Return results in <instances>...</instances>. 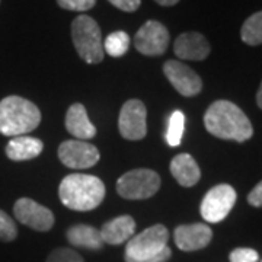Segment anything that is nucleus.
<instances>
[{"instance_id":"1","label":"nucleus","mask_w":262,"mask_h":262,"mask_svg":"<svg viewBox=\"0 0 262 262\" xmlns=\"http://www.w3.org/2000/svg\"><path fill=\"white\" fill-rule=\"evenodd\" d=\"M204 125L210 134L223 140L242 141L252 137L253 128L246 114L230 101H215L204 115Z\"/></svg>"},{"instance_id":"2","label":"nucleus","mask_w":262,"mask_h":262,"mask_svg":"<svg viewBox=\"0 0 262 262\" xmlns=\"http://www.w3.org/2000/svg\"><path fill=\"white\" fill-rule=\"evenodd\" d=\"M58 196L70 210L91 211L103 201L105 185L95 175L72 173L61 181L58 187Z\"/></svg>"},{"instance_id":"3","label":"nucleus","mask_w":262,"mask_h":262,"mask_svg":"<svg viewBox=\"0 0 262 262\" xmlns=\"http://www.w3.org/2000/svg\"><path fill=\"white\" fill-rule=\"evenodd\" d=\"M41 122V111L28 99L10 95L0 101V134L19 137L34 131Z\"/></svg>"},{"instance_id":"4","label":"nucleus","mask_w":262,"mask_h":262,"mask_svg":"<svg viewBox=\"0 0 262 262\" xmlns=\"http://www.w3.org/2000/svg\"><path fill=\"white\" fill-rule=\"evenodd\" d=\"M168 241L169 232L165 226H150L128 241L125 262H166L172 256Z\"/></svg>"},{"instance_id":"5","label":"nucleus","mask_w":262,"mask_h":262,"mask_svg":"<svg viewBox=\"0 0 262 262\" xmlns=\"http://www.w3.org/2000/svg\"><path fill=\"white\" fill-rule=\"evenodd\" d=\"M72 41L79 57L88 64L102 63L105 57L102 32L94 18L79 15L72 22Z\"/></svg>"},{"instance_id":"6","label":"nucleus","mask_w":262,"mask_h":262,"mask_svg":"<svg viewBox=\"0 0 262 262\" xmlns=\"http://www.w3.org/2000/svg\"><path fill=\"white\" fill-rule=\"evenodd\" d=\"M160 188V177L151 169H133L117 181V192L125 200H147Z\"/></svg>"},{"instance_id":"7","label":"nucleus","mask_w":262,"mask_h":262,"mask_svg":"<svg viewBox=\"0 0 262 262\" xmlns=\"http://www.w3.org/2000/svg\"><path fill=\"white\" fill-rule=\"evenodd\" d=\"M236 191L233 187L222 184L211 188L201 201L200 211L208 223H220L232 211L236 203Z\"/></svg>"},{"instance_id":"8","label":"nucleus","mask_w":262,"mask_h":262,"mask_svg":"<svg viewBox=\"0 0 262 262\" xmlns=\"http://www.w3.org/2000/svg\"><path fill=\"white\" fill-rule=\"evenodd\" d=\"M169 31L158 20H147L134 35V47L143 56H162L169 47Z\"/></svg>"},{"instance_id":"9","label":"nucleus","mask_w":262,"mask_h":262,"mask_svg":"<svg viewBox=\"0 0 262 262\" xmlns=\"http://www.w3.org/2000/svg\"><path fill=\"white\" fill-rule=\"evenodd\" d=\"M147 111L139 99H130L122 105L118 117V130L125 140L137 141L147 134Z\"/></svg>"},{"instance_id":"10","label":"nucleus","mask_w":262,"mask_h":262,"mask_svg":"<svg viewBox=\"0 0 262 262\" xmlns=\"http://www.w3.org/2000/svg\"><path fill=\"white\" fill-rule=\"evenodd\" d=\"M99 150L88 141L66 140L58 147V159L67 168H92L99 162Z\"/></svg>"},{"instance_id":"11","label":"nucleus","mask_w":262,"mask_h":262,"mask_svg":"<svg viewBox=\"0 0 262 262\" xmlns=\"http://www.w3.org/2000/svg\"><path fill=\"white\" fill-rule=\"evenodd\" d=\"M13 213L19 223L37 232H48L54 226L53 211L31 198H19L13 206Z\"/></svg>"},{"instance_id":"12","label":"nucleus","mask_w":262,"mask_h":262,"mask_svg":"<svg viewBox=\"0 0 262 262\" xmlns=\"http://www.w3.org/2000/svg\"><path fill=\"white\" fill-rule=\"evenodd\" d=\"M163 73L175 91L182 96H195L203 89L201 77L182 61L168 60L163 64Z\"/></svg>"},{"instance_id":"13","label":"nucleus","mask_w":262,"mask_h":262,"mask_svg":"<svg viewBox=\"0 0 262 262\" xmlns=\"http://www.w3.org/2000/svg\"><path fill=\"white\" fill-rule=\"evenodd\" d=\"M213 239L211 229L204 223H194V225H181L175 229L173 241L181 251L184 252H194L204 249Z\"/></svg>"},{"instance_id":"14","label":"nucleus","mask_w":262,"mask_h":262,"mask_svg":"<svg viewBox=\"0 0 262 262\" xmlns=\"http://www.w3.org/2000/svg\"><path fill=\"white\" fill-rule=\"evenodd\" d=\"M211 51L210 42L200 32H184L173 44V53L181 60L201 61L206 60Z\"/></svg>"},{"instance_id":"15","label":"nucleus","mask_w":262,"mask_h":262,"mask_svg":"<svg viewBox=\"0 0 262 262\" xmlns=\"http://www.w3.org/2000/svg\"><path fill=\"white\" fill-rule=\"evenodd\" d=\"M66 128L76 140H91L96 136V127L91 122L82 103H73L66 114Z\"/></svg>"},{"instance_id":"16","label":"nucleus","mask_w":262,"mask_h":262,"mask_svg":"<svg viewBox=\"0 0 262 262\" xmlns=\"http://www.w3.org/2000/svg\"><path fill=\"white\" fill-rule=\"evenodd\" d=\"M99 232L103 244L121 245L133 237L136 232V222L131 215H120L103 223Z\"/></svg>"},{"instance_id":"17","label":"nucleus","mask_w":262,"mask_h":262,"mask_svg":"<svg viewBox=\"0 0 262 262\" xmlns=\"http://www.w3.org/2000/svg\"><path fill=\"white\" fill-rule=\"evenodd\" d=\"M170 173L181 187L185 188L194 187L201 178V170L198 168L195 159L188 153H181L172 159Z\"/></svg>"},{"instance_id":"18","label":"nucleus","mask_w":262,"mask_h":262,"mask_svg":"<svg viewBox=\"0 0 262 262\" xmlns=\"http://www.w3.org/2000/svg\"><path fill=\"white\" fill-rule=\"evenodd\" d=\"M44 149V144L39 139L28 137V136H19L12 137L6 146V156L10 160L22 162L38 158Z\"/></svg>"},{"instance_id":"19","label":"nucleus","mask_w":262,"mask_h":262,"mask_svg":"<svg viewBox=\"0 0 262 262\" xmlns=\"http://www.w3.org/2000/svg\"><path fill=\"white\" fill-rule=\"evenodd\" d=\"M67 241L69 244L77 246V248H86V249H101L103 246V241L101 237V232L92 226L76 225L72 226L67 230Z\"/></svg>"},{"instance_id":"20","label":"nucleus","mask_w":262,"mask_h":262,"mask_svg":"<svg viewBox=\"0 0 262 262\" xmlns=\"http://www.w3.org/2000/svg\"><path fill=\"white\" fill-rule=\"evenodd\" d=\"M241 38L248 46L262 44V10L251 15L241 29Z\"/></svg>"},{"instance_id":"21","label":"nucleus","mask_w":262,"mask_h":262,"mask_svg":"<svg viewBox=\"0 0 262 262\" xmlns=\"http://www.w3.org/2000/svg\"><path fill=\"white\" fill-rule=\"evenodd\" d=\"M128 47H130V37L124 31H115L103 41V51L114 58L124 56L128 51Z\"/></svg>"},{"instance_id":"22","label":"nucleus","mask_w":262,"mask_h":262,"mask_svg":"<svg viewBox=\"0 0 262 262\" xmlns=\"http://www.w3.org/2000/svg\"><path fill=\"white\" fill-rule=\"evenodd\" d=\"M185 128V115L182 111H173L169 117L168 133H166V141L170 147H177L181 144L182 136Z\"/></svg>"},{"instance_id":"23","label":"nucleus","mask_w":262,"mask_h":262,"mask_svg":"<svg viewBox=\"0 0 262 262\" xmlns=\"http://www.w3.org/2000/svg\"><path fill=\"white\" fill-rule=\"evenodd\" d=\"M18 237V227L15 220L6 211L0 210V241L13 242Z\"/></svg>"},{"instance_id":"24","label":"nucleus","mask_w":262,"mask_h":262,"mask_svg":"<svg viewBox=\"0 0 262 262\" xmlns=\"http://www.w3.org/2000/svg\"><path fill=\"white\" fill-rule=\"evenodd\" d=\"M46 262H84L80 253L70 248H57L47 256Z\"/></svg>"},{"instance_id":"25","label":"nucleus","mask_w":262,"mask_h":262,"mask_svg":"<svg viewBox=\"0 0 262 262\" xmlns=\"http://www.w3.org/2000/svg\"><path fill=\"white\" fill-rule=\"evenodd\" d=\"M96 3V0H57V5L66 10L73 12H86L92 9Z\"/></svg>"},{"instance_id":"26","label":"nucleus","mask_w":262,"mask_h":262,"mask_svg":"<svg viewBox=\"0 0 262 262\" xmlns=\"http://www.w3.org/2000/svg\"><path fill=\"white\" fill-rule=\"evenodd\" d=\"M258 252L251 248H237L230 253V262H258Z\"/></svg>"},{"instance_id":"27","label":"nucleus","mask_w":262,"mask_h":262,"mask_svg":"<svg viewBox=\"0 0 262 262\" xmlns=\"http://www.w3.org/2000/svg\"><path fill=\"white\" fill-rule=\"evenodd\" d=\"M108 2L122 12H136L141 5V0H108Z\"/></svg>"},{"instance_id":"28","label":"nucleus","mask_w":262,"mask_h":262,"mask_svg":"<svg viewBox=\"0 0 262 262\" xmlns=\"http://www.w3.org/2000/svg\"><path fill=\"white\" fill-rule=\"evenodd\" d=\"M248 203L253 207H262V181L249 192Z\"/></svg>"},{"instance_id":"29","label":"nucleus","mask_w":262,"mask_h":262,"mask_svg":"<svg viewBox=\"0 0 262 262\" xmlns=\"http://www.w3.org/2000/svg\"><path fill=\"white\" fill-rule=\"evenodd\" d=\"M160 6H175L179 0H155Z\"/></svg>"},{"instance_id":"30","label":"nucleus","mask_w":262,"mask_h":262,"mask_svg":"<svg viewBox=\"0 0 262 262\" xmlns=\"http://www.w3.org/2000/svg\"><path fill=\"white\" fill-rule=\"evenodd\" d=\"M256 103H258V106L262 110V82L259 89H258V94H256Z\"/></svg>"}]
</instances>
